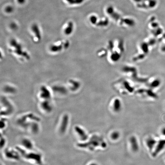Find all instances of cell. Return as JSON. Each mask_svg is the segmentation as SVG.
<instances>
[{
	"instance_id": "obj_15",
	"label": "cell",
	"mask_w": 165,
	"mask_h": 165,
	"mask_svg": "<svg viewBox=\"0 0 165 165\" xmlns=\"http://www.w3.org/2000/svg\"><path fill=\"white\" fill-rule=\"evenodd\" d=\"M10 26L12 29H15V28H17V25L14 23H12Z\"/></svg>"
},
{
	"instance_id": "obj_11",
	"label": "cell",
	"mask_w": 165,
	"mask_h": 165,
	"mask_svg": "<svg viewBox=\"0 0 165 165\" xmlns=\"http://www.w3.org/2000/svg\"><path fill=\"white\" fill-rule=\"evenodd\" d=\"M1 148L2 150L6 148L7 140L6 137L2 134L1 135Z\"/></svg>"
},
{
	"instance_id": "obj_10",
	"label": "cell",
	"mask_w": 165,
	"mask_h": 165,
	"mask_svg": "<svg viewBox=\"0 0 165 165\" xmlns=\"http://www.w3.org/2000/svg\"><path fill=\"white\" fill-rule=\"evenodd\" d=\"M7 125V118L2 117L1 119V130H4L6 129Z\"/></svg>"
},
{
	"instance_id": "obj_14",
	"label": "cell",
	"mask_w": 165,
	"mask_h": 165,
	"mask_svg": "<svg viewBox=\"0 0 165 165\" xmlns=\"http://www.w3.org/2000/svg\"><path fill=\"white\" fill-rule=\"evenodd\" d=\"M17 1L19 4H24L26 0H17Z\"/></svg>"
},
{
	"instance_id": "obj_1",
	"label": "cell",
	"mask_w": 165,
	"mask_h": 165,
	"mask_svg": "<svg viewBox=\"0 0 165 165\" xmlns=\"http://www.w3.org/2000/svg\"><path fill=\"white\" fill-rule=\"evenodd\" d=\"M41 122V119L33 113H26L20 115L17 118L15 123L21 130L29 132L31 127L36 122Z\"/></svg>"
},
{
	"instance_id": "obj_13",
	"label": "cell",
	"mask_w": 165,
	"mask_h": 165,
	"mask_svg": "<svg viewBox=\"0 0 165 165\" xmlns=\"http://www.w3.org/2000/svg\"><path fill=\"white\" fill-rule=\"evenodd\" d=\"M13 7H12V6H11L7 7L5 9L6 12L8 13H12V12L13 11Z\"/></svg>"
},
{
	"instance_id": "obj_2",
	"label": "cell",
	"mask_w": 165,
	"mask_h": 165,
	"mask_svg": "<svg viewBox=\"0 0 165 165\" xmlns=\"http://www.w3.org/2000/svg\"><path fill=\"white\" fill-rule=\"evenodd\" d=\"M16 148L21 154V158L26 161L36 165H44L43 155L41 152L35 150H25L18 146Z\"/></svg>"
},
{
	"instance_id": "obj_7",
	"label": "cell",
	"mask_w": 165,
	"mask_h": 165,
	"mask_svg": "<svg viewBox=\"0 0 165 165\" xmlns=\"http://www.w3.org/2000/svg\"><path fill=\"white\" fill-rule=\"evenodd\" d=\"M40 109L43 114L49 115L52 113L54 107L50 100H43L40 104Z\"/></svg>"
},
{
	"instance_id": "obj_12",
	"label": "cell",
	"mask_w": 165,
	"mask_h": 165,
	"mask_svg": "<svg viewBox=\"0 0 165 165\" xmlns=\"http://www.w3.org/2000/svg\"><path fill=\"white\" fill-rule=\"evenodd\" d=\"M73 29V24L72 22L69 23L68 26L65 30V33L67 35H69L72 33Z\"/></svg>"
},
{
	"instance_id": "obj_16",
	"label": "cell",
	"mask_w": 165,
	"mask_h": 165,
	"mask_svg": "<svg viewBox=\"0 0 165 165\" xmlns=\"http://www.w3.org/2000/svg\"><path fill=\"white\" fill-rule=\"evenodd\" d=\"M163 133L165 135V128L163 129Z\"/></svg>"
},
{
	"instance_id": "obj_6",
	"label": "cell",
	"mask_w": 165,
	"mask_h": 165,
	"mask_svg": "<svg viewBox=\"0 0 165 165\" xmlns=\"http://www.w3.org/2000/svg\"><path fill=\"white\" fill-rule=\"evenodd\" d=\"M18 146L25 150H35V144L34 141L27 136L23 137L21 138Z\"/></svg>"
},
{
	"instance_id": "obj_5",
	"label": "cell",
	"mask_w": 165,
	"mask_h": 165,
	"mask_svg": "<svg viewBox=\"0 0 165 165\" xmlns=\"http://www.w3.org/2000/svg\"><path fill=\"white\" fill-rule=\"evenodd\" d=\"M3 106L1 107V117L8 118L13 114L15 108L12 104L7 99H3Z\"/></svg>"
},
{
	"instance_id": "obj_4",
	"label": "cell",
	"mask_w": 165,
	"mask_h": 165,
	"mask_svg": "<svg viewBox=\"0 0 165 165\" xmlns=\"http://www.w3.org/2000/svg\"><path fill=\"white\" fill-rule=\"evenodd\" d=\"M3 156L6 160L10 161H18L21 158V154L16 147L5 148L3 150Z\"/></svg>"
},
{
	"instance_id": "obj_8",
	"label": "cell",
	"mask_w": 165,
	"mask_h": 165,
	"mask_svg": "<svg viewBox=\"0 0 165 165\" xmlns=\"http://www.w3.org/2000/svg\"><path fill=\"white\" fill-rule=\"evenodd\" d=\"M74 131L76 136L81 140H83L84 138H85L86 133H85V131L83 130V129L80 126H75L74 127Z\"/></svg>"
},
{
	"instance_id": "obj_9",
	"label": "cell",
	"mask_w": 165,
	"mask_h": 165,
	"mask_svg": "<svg viewBox=\"0 0 165 165\" xmlns=\"http://www.w3.org/2000/svg\"><path fill=\"white\" fill-rule=\"evenodd\" d=\"M40 98L43 100H50L51 94L48 89L44 87H42L41 89V93L40 94Z\"/></svg>"
},
{
	"instance_id": "obj_3",
	"label": "cell",
	"mask_w": 165,
	"mask_h": 165,
	"mask_svg": "<svg viewBox=\"0 0 165 165\" xmlns=\"http://www.w3.org/2000/svg\"><path fill=\"white\" fill-rule=\"evenodd\" d=\"M71 125V116L68 113H63L60 116L57 125L56 132L60 136L67 134Z\"/></svg>"
}]
</instances>
